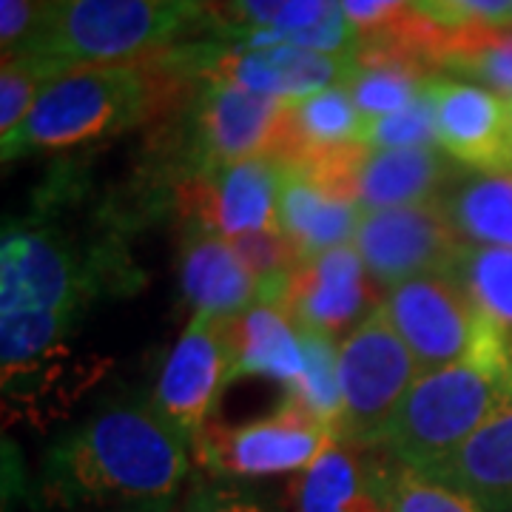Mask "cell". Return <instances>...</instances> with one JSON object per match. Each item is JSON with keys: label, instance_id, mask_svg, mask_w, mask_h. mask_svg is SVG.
<instances>
[{"label": "cell", "instance_id": "1", "mask_svg": "<svg viewBox=\"0 0 512 512\" xmlns=\"http://www.w3.org/2000/svg\"><path fill=\"white\" fill-rule=\"evenodd\" d=\"M126 254L106 239L77 242L35 220L6 222L0 242V359L6 407L35 404L63 379V342Z\"/></svg>", "mask_w": 512, "mask_h": 512}, {"label": "cell", "instance_id": "2", "mask_svg": "<svg viewBox=\"0 0 512 512\" xmlns=\"http://www.w3.org/2000/svg\"><path fill=\"white\" fill-rule=\"evenodd\" d=\"M191 473V441L151 402L103 407L43 461V493L63 512L177 498Z\"/></svg>", "mask_w": 512, "mask_h": 512}, {"label": "cell", "instance_id": "3", "mask_svg": "<svg viewBox=\"0 0 512 512\" xmlns=\"http://www.w3.org/2000/svg\"><path fill=\"white\" fill-rule=\"evenodd\" d=\"M197 86L174 49L131 63L69 69L43 92L26 123L0 140L3 163L109 140L165 120L183 109Z\"/></svg>", "mask_w": 512, "mask_h": 512}, {"label": "cell", "instance_id": "4", "mask_svg": "<svg viewBox=\"0 0 512 512\" xmlns=\"http://www.w3.org/2000/svg\"><path fill=\"white\" fill-rule=\"evenodd\" d=\"M205 0H49L26 55L69 72L131 63L205 35Z\"/></svg>", "mask_w": 512, "mask_h": 512}, {"label": "cell", "instance_id": "5", "mask_svg": "<svg viewBox=\"0 0 512 512\" xmlns=\"http://www.w3.org/2000/svg\"><path fill=\"white\" fill-rule=\"evenodd\" d=\"M512 404V367L458 362L421 373L399 404L379 453L427 473Z\"/></svg>", "mask_w": 512, "mask_h": 512}, {"label": "cell", "instance_id": "6", "mask_svg": "<svg viewBox=\"0 0 512 512\" xmlns=\"http://www.w3.org/2000/svg\"><path fill=\"white\" fill-rule=\"evenodd\" d=\"M291 103L228 83H200L183 109L165 117L157 134L174 188L222 165L279 157Z\"/></svg>", "mask_w": 512, "mask_h": 512}, {"label": "cell", "instance_id": "7", "mask_svg": "<svg viewBox=\"0 0 512 512\" xmlns=\"http://www.w3.org/2000/svg\"><path fill=\"white\" fill-rule=\"evenodd\" d=\"M419 376V365L393 328L382 302V308L370 313L339 345V444L379 450L399 404Z\"/></svg>", "mask_w": 512, "mask_h": 512}, {"label": "cell", "instance_id": "8", "mask_svg": "<svg viewBox=\"0 0 512 512\" xmlns=\"http://www.w3.org/2000/svg\"><path fill=\"white\" fill-rule=\"evenodd\" d=\"M174 57L197 83H228L279 100H302L330 86H345L353 66V55H319L282 43L248 46L217 37L177 43Z\"/></svg>", "mask_w": 512, "mask_h": 512}, {"label": "cell", "instance_id": "9", "mask_svg": "<svg viewBox=\"0 0 512 512\" xmlns=\"http://www.w3.org/2000/svg\"><path fill=\"white\" fill-rule=\"evenodd\" d=\"M336 441L333 430L322 427L285 396V404L265 419L208 424L194 450L214 476L239 481L305 473Z\"/></svg>", "mask_w": 512, "mask_h": 512}, {"label": "cell", "instance_id": "10", "mask_svg": "<svg viewBox=\"0 0 512 512\" xmlns=\"http://www.w3.org/2000/svg\"><path fill=\"white\" fill-rule=\"evenodd\" d=\"M458 245L439 202L365 211L353 237L370 279L387 291L419 276L447 274Z\"/></svg>", "mask_w": 512, "mask_h": 512}, {"label": "cell", "instance_id": "11", "mask_svg": "<svg viewBox=\"0 0 512 512\" xmlns=\"http://www.w3.org/2000/svg\"><path fill=\"white\" fill-rule=\"evenodd\" d=\"M228 373L231 356L225 322L205 313H191L180 339L165 356L148 402L194 447L208 427V413L217 393L228 387Z\"/></svg>", "mask_w": 512, "mask_h": 512}, {"label": "cell", "instance_id": "12", "mask_svg": "<svg viewBox=\"0 0 512 512\" xmlns=\"http://www.w3.org/2000/svg\"><path fill=\"white\" fill-rule=\"evenodd\" d=\"M282 163L276 157H251L222 165L174 188V208L183 220H200L228 239L279 228Z\"/></svg>", "mask_w": 512, "mask_h": 512}, {"label": "cell", "instance_id": "13", "mask_svg": "<svg viewBox=\"0 0 512 512\" xmlns=\"http://www.w3.org/2000/svg\"><path fill=\"white\" fill-rule=\"evenodd\" d=\"M384 299L376 293V282L367 274L365 262L353 245L302 259L296 268L282 311L296 328L322 330L328 336H348Z\"/></svg>", "mask_w": 512, "mask_h": 512}, {"label": "cell", "instance_id": "14", "mask_svg": "<svg viewBox=\"0 0 512 512\" xmlns=\"http://www.w3.org/2000/svg\"><path fill=\"white\" fill-rule=\"evenodd\" d=\"M436 111L439 148L476 174L512 171L510 100L456 77H436L427 86Z\"/></svg>", "mask_w": 512, "mask_h": 512}, {"label": "cell", "instance_id": "15", "mask_svg": "<svg viewBox=\"0 0 512 512\" xmlns=\"http://www.w3.org/2000/svg\"><path fill=\"white\" fill-rule=\"evenodd\" d=\"M180 288L191 313L231 322L259 305V285L239 259L234 242L200 220H183Z\"/></svg>", "mask_w": 512, "mask_h": 512}, {"label": "cell", "instance_id": "16", "mask_svg": "<svg viewBox=\"0 0 512 512\" xmlns=\"http://www.w3.org/2000/svg\"><path fill=\"white\" fill-rule=\"evenodd\" d=\"M464 174L441 148H367L359 168V205L365 211L439 202Z\"/></svg>", "mask_w": 512, "mask_h": 512}, {"label": "cell", "instance_id": "17", "mask_svg": "<svg viewBox=\"0 0 512 512\" xmlns=\"http://www.w3.org/2000/svg\"><path fill=\"white\" fill-rule=\"evenodd\" d=\"M365 208L328 185L316 183L305 171L282 165L279 183V228L296 245L302 259L353 245Z\"/></svg>", "mask_w": 512, "mask_h": 512}, {"label": "cell", "instance_id": "18", "mask_svg": "<svg viewBox=\"0 0 512 512\" xmlns=\"http://www.w3.org/2000/svg\"><path fill=\"white\" fill-rule=\"evenodd\" d=\"M424 476L473 498L484 512H512V404Z\"/></svg>", "mask_w": 512, "mask_h": 512}, {"label": "cell", "instance_id": "19", "mask_svg": "<svg viewBox=\"0 0 512 512\" xmlns=\"http://www.w3.org/2000/svg\"><path fill=\"white\" fill-rule=\"evenodd\" d=\"M225 342L231 356L228 384L237 379H274L285 384V393L302 376V342L291 316L276 305H254L237 319L225 322Z\"/></svg>", "mask_w": 512, "mask_h": 512}, {"label": "cell", "instance_id": "20", "mask_svg": "<svg viewBox=\"0 0 512 512\" xmlns=\"http://www.w3.org/2000/svg\"><path fill=\"white\" fill-rule=\"evenodd\" d=\"M430 80H436V74L404 55L402 49L382 37H362L353 52L345 89L365 120H379L416 103L427 92Z\"/></svg>", "mask_w": 512, "mask_h": 512}, {"label": "cell", "instance_id": "21", "mask_svg": "<svg viewBox=\"0 0 512 512\" xmlns=\"http://www.w3.org/2000/svg\"><path fill=\"white\" fill-rule=\"evenodd\" d=\"M365 117L356 109L345 86H330L291 103V120L279 163H302L339 148L359 146L365 134Z\"/></svg>", "mask_w": 512, "mask_h": 512}, {"label": "cell", "instance_id": "22", "mask_svg": "<svg viewBox=\"0 0 512 512\" xmlns=\"http://www.w3.org/2000/svg\"><path fill=\"white\" fill-rule=\"evenodd\" d=\"M439 208L461 242L512 248V171L461 174L441 194Z\"/></svg>", "mask_w": 512, "mask_h": 512}, {"label": "cell", "instance_id": "23", "mask_svg": "<svg viewBox=\"0 0 512 512\" xmlns=\"http://www.w3.org/2000/svg\"><path fill=\"white\" fill-rule=\"evenodd\" d=\"M296 512H384L370 467L350 447L330 444L296 481Z\"/></svg>", "mask_w": 512, "mask_h": 512}, {"label": "cell", "instance_id": "24", "mask_svg": "<svg viewBox=\"0 0 512 512\" xmlns=\"http://www.w3.org/2000/svg\"><path fill=\"white\" fill-rule=\"evenodd\" d=\"M433 69L512 100V29L444 32Z\"/></svg>", "mask_w": 512, "mask_h": 512}, {"label": "cell", "instance_id": "25", "mask_svg": "<svg viewBox=\"0 0 512 512\" xmlns=\"http://www.w3.org/2000/svg\"><path fill=\"white\" fill-rule=\"evenodd\" d=\"M447 276L493 325L512 336V248L461 242Z\"/></svg>", "mask_w": 512, "mask_h": 512}, {"label": "cell", "instance_id": "26", "mask_svg": "<svg viewBox=\"0 0 512 512\" xmlns=\"http://www.w3.org/2000/svg\"><path fill=\"white\" fill-rule=\"evenodd\" d=\"M302 342V376L285 393L311 419L328 427L339 439V421H342V387H339V342L322 330L299 328Z\"/></svg>", "mask_w": 512, "mask_h": 512}, {"label": "cell", "instance_id": "27", "mask_svg": "<svg viewBox=\"0 0 512 512\" xmlns=\"http://www.w3.org/2000/svg\"><path fill=\"white\" fill-rule=\"evenodd\" d=\"M367 467L384 512H484L473 498L384 453L382 458H367Z\"/></svg>", "mask_w": 512, "mask_h": 512}, {"label": "cell", "instance_id": "28", "mask_svg": "<svg viewBox=\"0 0 512 512\" xmlns=\"http://www.w3.org/2000/svg\"><path fill=\"white\" fill-rule=\"evenodd\" d=\"M231 242L259 285V302L282 308L293 274L302 265L296 245L282 231H254Z\"/></svg>", "mask_w": 512, "mask_h": 512}, {"label": "cell", "instance_id": "29", "mask_svg": "<svg viewBox=\"0 0 512 512\" xmlns=\"http://www.w3.org/2000/svg\"><path fill=\"white\" fill-rule=\"evenodd\" d=\"M60 69L32 55L3 60L0 72V140L15 134L32 114L43 92L60 77Z\"/></svg>", "mask_w": 512, "mask_h": 512}, {"label": "cell", "instance_id": "30", "mask_svg": "<svg viewBox=\"0 0 512 512\" xmlns=\"http://www.w3.org/2000/svg\"><path fill=\"white\" fill-rule=\"evenodd\" d=\"M362 143L367 148H439L430 92H424L416 103L396 114L367 120Z\"/></svg>", "mask_w": 512, "mask_h": 512}, {"label": "cell", "instance_id": "31", "mask_svg": "<svg viewBox=\"0 0 512 512\" xmlns=\"http://www.w3.org/2000/svg\"><path fill=\"white\" fill-rule=\"evenodd\" d=\"M410 12L447 32L512 29V0H413Z\"/></svg>", "mask_w": 512, "mask_h": 512}, {"label": "cell", "instance_id": "32", "mask_svg": "<svg viewBox=\"0 0 512 512\" xmlns=\"http://www.w3.org/2000/svg\"><path fill=\"white\" fill-rule=\"evenodd\" d=\"M293 0H205V35L217 40H245L268 29Z\"/></svg>", "mask_w": 512, "mask_h": 512}, {"label": "cell", "instance_id": "33", "mask_svg": "<svg viewBox=\"0 0 512 512\" xmlns=\"http://www.w3.org/2000/svg\"><path fill=\"white\" fill-rule=\"evenodd\" d=\"M177 512H279L262 493L251 487L228 481V478H211L200 481L185 495Z\"/></svg>", "mask_w": 512, "mask_h": 512}, {"label": "cell", "instance_id": "34", "mask_svg": "<svg viewBox=\"0 0 512 512\" xmlns=\"http://www.w3.org/2000/svg\"><path fill=\"white\" fill-rule=\"evenodd\" d=\"M49 0H0V49L3 60L29 52L46 18Z\"/></svg>", "mask_w": 512, "mask_h": 512}, {"label": "cell", "instance_id": "35", "mask_svg": "<svg viewBox=\"0 0 512 512\" xmlns=\"http://www.w3.org/2000/svg\"><path fill=\"white\" fill-rule=\"evenodd\" d=\"M413 0H342L350 26L362 37L382 32L396 18H402Z\"/></svg>", "mask_w": 512, "mask_h": 512}, {"label": "cell", "instance_id": "36", "mask_svg": "<svg viewBox=\"0 0 512 512\" xmlns=\"http://www.w3.org/2000/svg\"><path fill=\"white\" fill-rule=\"evenodd\" d=\"M180 504L177 498L171 501H154V504H131V507H92V510H72V512H177Z\"/></svg>", "mask_w": 512, "mask_h": 512}, {"label": "cell", "instance_id": "37", "mask_svg": "<svg viewBox=\"0 0 512 512\" xmlns=\"http://www.w3.org/2000/svg\"><path fill=\"white\" fill-rule=\"evenodd\" d=\"M510 120H512V100H510Z\"/></svg>", "mask_w": 512, "mask_h": 512}]
</instances>
